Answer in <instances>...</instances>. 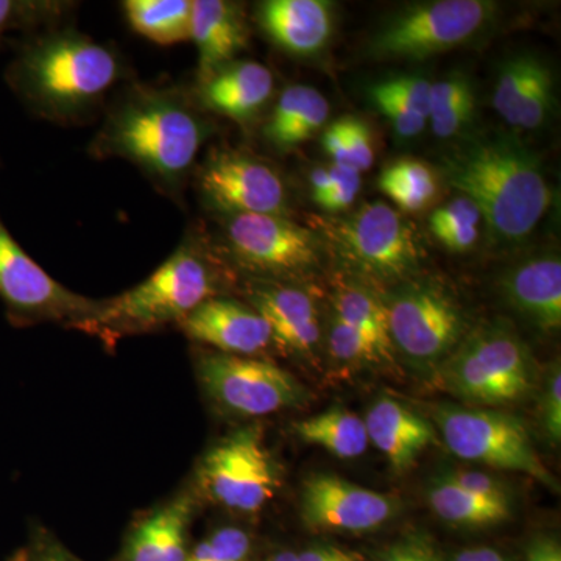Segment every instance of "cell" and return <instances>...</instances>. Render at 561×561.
<instances>
[{"label":"cell","instance_id":"cell-32","mask_svg":"<svg viewBox=\"0 0 561 561\" xmlns=\"http://www.w3.org/2000/svg\"><path fill=\"white\" fill-rule=\"evenodd\" d=\"M552 108L553 77L551 69L540 58L530 55L523 91L508 125L524 128V130H537L549 119Z\"/></svg>","mask_w":561,"mask_h":561},{"label":"cell","instance_id":"cell-14","mask_svg":"<svg viewBox=\"0 0 561 561\" xmlns=\"http://www.w3.org/2000/svg\"><path fill=\"white\" fill-rule=\"evenodd\" d=\"M198 190L210 208L224 216L287 213V191L267 162L234 150L210 151L198 171Z\"/></svg>","mask_w":561,"mask_h":561},{"label":"cell","instance_id":"cell-44","mask_svg":"<svg viewBox=\"0 0 561 561\" xmlns=\"http://www.w3.org/2000/svg\"><path fill=\"white\" fill-rule=\"evenodd\" d=\"M526 561H561L560 542L548 535L534 538L527 546Z\"/></svg>","mask_w":561,"mask_h":561},{"label":"cell","instance_id":"cell-9","mask_svg":"<svg viewBox=\"0 0 561 561\" xmlns=\"http://www.w3.org/2000/svg\"><path fill=\"white\" fill-rule=\"evenodd\" d=\"M383 306L393 348L415 367L440 368L463 341V311L438 284H405Z\"/></svg>","mask_w":561,"mask_h":561},{"label":"cell","instance_id":"cell-8","mask_svg":"<svg viewBox=\"0 0 561 561\" xmlns=\"http://www.w3.org/2000/svg\"><path fill=\"white\" fill-rule=\"evenodd\" d=\"M434 420L446 448L459 459L523 472L541 485L559 491V483L542 463L518 416L491 409L440 404L434 411Z\"/></svg>","mask_w":561,"mask_h":561},{"label":"cell","instance_id":"cell-18","mask_svg":"<svg viewBox=\"0 0 561 561\" xmlns=\"http://www.w3.org/2000/svg\"><path fill=\"white\" fill-rule=\"evenodd\" d=\"M251 308L264 317L275 342L286 353L312 356L319 346V313L311 295L297 287L261 284L250 291Z\"/></svg>","mask_w":561,"mask_h":561},{"label":"cell","instance_id":"cell-36","mask_svg":"<svg viewBox=\"0 0 561 561\" xmlns=\"http://www.w3.org/2000/svg\"><path fill=\"white\" fill-rule=\"evenodd\" d=\"M376 87L415 116L430 119L432 81L420 76H398L379 81Z\"/></svg>","mask_w":561,"mask_h":561},{"label":"cell","instance_id":"cell-45","mask_svg":"<svg viewBox=\"0 0 561 561\" xmlns=\"http://www.w3.org/2000/svg\"><path fill=\"white\" fill-rule=\"evenodd\" d=\"M298 561H359L353 553L330 545L312 546L298 553Z\"/></svg>","mask_w":561,"mask_h":561},{"label":"cell","instance_id":"cell-10","mask_svg":"<svg viewBox=\"0 0 561 561\" xmlns=\"http://www.w3.org/2000/svg\"><path fill=\"white\" fill-rule=\"evenodd\" d=\"M198 482L209 500L230 511H261L280 483L262 426L241 427L214 445L203 457Z\"/></svg>","mask_w":561,"mask_h":561},{"label":"cell","instance_id":"cell-13","mask_svg":"<svg viewBox=\"0 0 561 561\" xmlns=\"http://www.w3.org/2000/svg\"><path fill=\"white\" fill-rule=\"evenodd\" d=\"M225 239L232 257L251 272L300 276L319 264L316 236L284 216H225Z\"/></svg>","mask_w":561,"mask_h":561},{"label":"cell","instance_id":"cell-47","mask_svg":"<svg viewBox=\"0 0 561 561\" xmlns=\"http://www.w3.org/2000/svg\"><path fill=\"white\" fill-rule=\"evenodd\" d=\"M265 561H298V553L283 551L275 553V556H272L271 559H267Z\"/></svg>","mask_w":561,"mask_h":561},{"label":"cell","instance_id":"cell-19","mask_svg":"<svg viewBox=\"0 0 561 561\" xmlns=\"http://www.w3.org/2000/svg\"><path fill=\"white\" fill-rule=\"evenodd\" d=\"M505 301L542 332L561 327V262L557 254H541L519 262L501 279Z\"/></svg>","mask_w":561,"mask_h":561},{"label":"cell","instance_id":"cell-43","mask_svg":"<svg viewBox=\"0 0 561 561\" xmlns=\"http://www.w3.org/2000/svg\"><path fill=\"white\" fill-rule=\"evenodd\" d=\"M321 142H323V149L327 150L328 157H331L332 164L354 169L346 140L343 138L342 128L337 121L324 130Z\"/></svg>","mask_w":561,"mask_h":561},{"label":"cell","instance_id":"cell-40","mask_svg":"<svg viewBox=\"0 0 561 561\" xmlns=\"http://www.w3.org/2000/svg\"><path fill=\"white\" fill-rule=\"evenodd\" d=\"M541 424L553 446L561 440V373L553 367L549 373L548 386L541 401Z\"/></svg>","mask_w":561,"mask_h":561},{"label":"cell","instance_id":"cell-1","mask_svg":"<svg viewBox=\"0 0 561 561\" xmlns=\"http://www.w3.org/2000/svg\"><path fill=\"white\" fill-rule=\"evenodd\" d=\"M213 133L192 94L176 87L135 84L111 106L90 153L131 162L162 194L179 202Z\"/></svg>","mask_w":561,"mask_h":561},{"label":"cell","instance_id":"cell-46","mask_svg":"<svg viewBox=\"0 0 561 561\" xmlns=\"http://www.w3.org/2000/svg\"><path fill=\"white\" fill-rule=\"evenodd\" d=\"M451 561H507L500 552L491 548L465 549L453 557Z\"/></svg>","mask_w":561,"mask_h":561},{"label":"cell","instance_id":"cell-38","mask_svg":"<svg viewBox=\"0 0 561 561\" xmlns=\"http://www.w3.org/2000/svg\"><path fill=\"white\" fill-rule=\"evenodd\" d=\"M370 99L376 110L390 122L394 133L402 139L415 138L426 127L427 122L404 108L400 102L379 90L376 84L370 88Z\"/></svg>","mask_w":561,"mask_h":561},{"label":"cell","instance_id":"cell-22","mask_svg":"<svg viewBox=\"0 0 561 561\" xmlns=\"http://www.w3.org/2000/svg\"><path fill=\"white\" fill-rule=\"evenodd\" d=\"M191 39L198 50V81L236 60L249 44L242 7L225 0L192 2Z\"/></svg>","mask_w":561,"mask_h":561},{"label":"cell","instance_id":"cell-39","mask_svg":"<svg viewBox=\"0 0 561 561\" xmlns=\"http://www.w3.org/2000/svg\"><path fill=\"white\" fill-rule=\"evenodd\" d=\"M337 122L346 140L354 169L359 173L368 171L375 162V149H373L371 133L367 124L351 116L341 117Z\"/></svg>","mask_w":561,"mask_h":561},{"label":"cell","instance_id":"cell-3","mask_svg":"<svg viewBox=\"0 0 561 561\" xmlns=\"http://www.w3.org/2000/svg\"><path fill=\"white\" fill-rule=\"evenodd\" d=\"M445 176L481 210L490 238L505 245L530 236L551 205L541 162L508 136L460 147L446 158Z\"/></svg>","mask_w":561,"mask_h":561},{"label":"cell","instance_id":"cell-7","mask_svg":"<svg viewBox=\"0 0 561 561\" xmlns=\"http://www.w3.org/2000/svg\"><path fill=\"white\" fill-rule=\"evenodd\" d=\"M490 0H432L415 3L383 22L370 41L378 60H426L474 39L490 24Z\"/></svg>","mask_w":561,"mask_h":561},{"label":"cell","instance_id":"cell-28","mask_svg":"<svg viewBox=\"0 0 561 561\" xmlns=\"http://www.w3.org/2000/svg\"><path fill=\"white\" fill-rule=\"evenodd\" d=\"M122 5L128 24L144 38L160 46L191 39L190 0H127Z\"/></svg>","mask_w":561,"mask_h":561},{"label":"cell","instance_id":"cell-35","mask_svg":"<svg viewBox=\"0 0 561 561\" xmlns=\"http://www.w3.org/2000/svg\"><path fill=\"white\" fill-rule=\"evenodd\" d=\"M328 342H330L332 357L342 364H381L370 343L335 316H332Z\"/></svg>","mask_w":561,"mask_h":561},{"label":"cell","instance_id":"cell-24","mask_svg":"<svg viewBox=\"0 0 561 561\" xmlns=\"http://www.w3.org/2000/svg\"><path fill=\"white\" fill-rule=\"evenodd\" d=\"M330 116V103L320 91L305 84H290L280 92L271 117L262 128L268 146L290 151L316 136Z\"/></svg>","mask_w":561,"mask_h":561},{"label":"cell","instance_id":"cell-48","mask_svg":"<svg viewBox=\"0 0 561 561\" xmlns=\"http://www.w3.org/2000/svg\"><path fill=\"white\" fill-rule=\"evenodd\" d=\"M33 561H69L65 556H60V553H44V556L38 557Z\"/></svg>","mask_w":561,"mask_h":561},{"label":"cell","instance_id":"cell-23","mask_svg":"<svg viewBox=\"0 0 561 561\" xmlns=\"http://www.w3.org/2000/svg\"><path fill=\"white\" fill-rule=\"evenodd\" d=\"M192 512V496L181 494L151 513L131 531L125 560L186 561V537Z\"/></svg>","mask_w":561,"mask_h":561},{"label":"cell","instance_id":"cell-41","mask_svg":"<svg viewBox=\"0 0 561 561\" xmlns=\"http://www.w3.org/2000/svg\"><path fill=\"white\" fill-rule=\"evenodd\" d=\"M379 561H440L431 538L415 534L394 542L379 557Z\"/></svg>","mask_w":561,"mask_h":561},{"label":"cell","instance_id":"cell-11","mask_svg":"<svg viewBox=\"0 0 561 561\" xmlns=\"http://www.w3.org/2000/svg\"><path fill=\"white\" fill-rule=\"evenodd\" d=\"M197 375L210 400L236 415H271L298 408L309 398L291 373L256 357L203 353Z\"/></svg>","mask_w":561,"mask_h":561},{"label":"cell","instance_id":"cell-42","mask_svg":"<svg viewBox=\"0 0 561 561\" xmlns=\"http://www.w3.org/2000/svg\"><path fill=\"white\" fill-rule=\"evenodd\" d=\"M445 476L449 481L472 493L483 494V496H508L502 483L485 472L453 471Z\"/></svg>","mask_w":561,"mask_h":561},{"label":"cell","instance_id":"cell-29","mask_svg":"<svg viewBox=\"0 0 561 561\" xmlns=\"http://www.w3.org/2000/svg\"><path fill=\"white\" fill-rule=\"evenodd\" d=\"M476 99L471 81L461 73H453L431 87L430 119L437 138L448 139L471 121Z\"/></svg>","mask_w":561,"mask_h":561},{"label":"cell","instance_id":"cell-6","mask_svg":"<svg viewBox=\"0 0 561 561\" xmlns=\"http://www.w3.org/2000/svg\"><path fill=\"white\" fill-rule=\"evenodd\" d=\"M335 254L348 267L381 283L411 278L421 250L411 221L383 202L365 203L345 219L320 220Z\"/></svg>","mask_w":561,"mask_h":561},{"label":"cell","instance_id":"cell-20","mask_svg":"<svg viewBox=\"0 0 561 561\" xmlns=\"http://www.w3.org/2000/svg\"><path fill=\"white\" fill-rule=\"evenodd\" d=\"M262 32L287 54H319L332 35V5L324 0H267L257 7Z\"/></svg>","mask_w":561,"mask_h":561},{"label":"cell","instance_id":"cell-2","mask_svg":"<svg viewBox=\"0 0 561 561\" xmlns=\"http://www.w3.org/2000/svg\"><path fill=\"white\" fill-rule=\"evenodd\" d=\"M125 73L113 46L72 28H47L21 46L5 79L33 114L66 125L90 119Z\"/></svg>","mask_w":561,"mask_h":561},{"label":"cell","instance_id":"cell-5","mask_svg":"<svg viewBox=\"0 0 561 561\" xmlns=\"http://www.w3.org/2000/svg\"><path fill=\"white\" fill-rule=\"evenodd\" d=\"M443 387L472 405L522 400L535 383V364L526 343L505 324L472 331L440 365Z\"/></svg>","mask_w":561,"mask_h":561},{"label":"cell","instance_id":"cell-4","mask_svg":"<svg viewBox=\"0 0 561 561\" xmlns=\"http://www.w3.org/2000/svg\"><path fill=\"white\" fill-rule=\"evenodd\" d=\"M220 273L201 232L187 231L180 247L149 278L113 300L99 305L98 312L80 330L117 339L180 323L202 302L217 297Z\"/></svg>","mask_w":561,"mask_h":561},{"label":"cell","instance_id":"cell-16","mask_svg":"<svg viewBox=\"0 0 561 561\" xmlns=\"http://www.w3.org/2000/svg\"><path fill=\"white\" fill-rule=\"evenodd\" d=\"M191 341L214 346L219 353L253 356L272 343L267 321L256 309L230 298H210L180 321Z\"/></svg>","mask_w":561,"mask_h":561},{"label":"cell","instance_id":"cell-33","mask_svg":"<svg viewBox=\"0 0 561 561\" xmlns=\"http://www.w3.org/2000/svg\"><path fill=\"white\" fill-rule=\"evenodd\" d=\"M72 5L51 0H0V43L10 33L47 31L60 24Z\"/></svg>","mask_w":561,"mask_h":561},{"label":"cell","instance_id":"cell-17","mask_svg":"<svg viewBox=\"0 0 561 561\" xmlns=\"http://www.w3.org/2000/svg\"><path fill=\"white\" fill-rule=\"evenodd\" d=\"M273 91L275 79L267 66L234 60L198 81L192 98L202 111L247 125L264 111Z\"/></svg>","mask_w":561,"mask_h":561},{"label":"cell","instance_id":"cell-27","mask_svg":"<svg viewBox=\"0 0 561 561\" xmlns=\"http://www.w3.org/2000/svg\"><path fill=\"white\" fill-rule=\"evenodd\" d=\"M294 432L302 442L320 446L339 459H356L370 445L364 419L343 408L328 409L298 421Z\"/></svg>","mask_w":561,"mask_h":561},{"label":"cell","instance_id":"cell-30","mask_svg":"<svg viewBox=\"0 0 561 561\" xmlns=\"http://www.w3.org/2000/svg\"><path fill=\"white\" fill-rule=\"evenodd\" d=\"M379 190L404 213L426 208L437 195V179L424 162L398 160L383 169Z\"/></svg>","mask_w":561,"mask_h":561},{"label":"cell","instance_id":"cell-21","mask_svg":"<svg viewBox=\"0 0 561 561\" xmlns=\"http://www.w3.org/2000/svg\"><path fill=\"white\" fill-rule=\"evenodd\" d=\"M364 423L368 440L398 472L411 470L421 454L437 442L430 421L394 398L379 397L368 409Z\"/></svg>","mask_w":561,"mask_h":561},{"label":"cell","instance_id":"cell-26","mask_svg":"<svg viewBox=\"0 0 561 561\" xmlns=\"http://www.w3.org/2000/svg\"><path fill=\"white\" fill-rule=\"evenodd\" d=\"M334 316L353 328L376 351L381 362L393 364L394 348L391 343L386 306L367 289L353 284H341L332 295Z\"/></svg>","mask_w":561,"mask_h":561},{"label":"cell","instance_id":"cell-37","mask_svg":"<svg viewBox=\"0 0 561 561\" xmlns=\"http://www.w3.org/2000/svg\"><path fill=\"white\" fill-rule=\"evenodd\" d=\"M328 175H330V190L313 202L328 213H342L353 205L359 194L360 173L353 168L331 164L328 168Z\"/></svg>","mask_w":561,"mask_h":561},{"label":"cell","instance_id":"cell-31","mask_svg":"<svg viewBox=\"0 0 561 561\" xmlns=\"http://www.w3.org/2000/svg\"><path fill=\"white\" fill-rule=\"evenodd\" d=\"M482 225L481 210L463 195L435 209L430 219L432 234L446 249L457 253L476 245Z\"/></svg>","mask_w":561,"mask_h":561},{"label":"cell","instance_id":"cell-34","mask_svg":"<svg viewBox=\"0 0 561 561\" xmlns=\"http://www.w3.org/2000/svg\"><path fill=\"white\" fill-rule=\"evenodd\" d=\"M251 541L249 534L239 527H224L198 542L187 553L186 561H245L249 559Z\"/></svg>","mask_w":561,"mask_h":561},{"label":"cell","instance_id":"cell-15","mask_svg":"<svg viewBox=\"0 0 561 561\" xmlns=\"http://www.w3.org/2000/svg\"><path fill=\"white\" fill-rule=\"evenodd\" d=\"M300 511L309 529L359 534L390 522L398 502L335 474H313L302 483Z\"/></svg>","mask_w":561,"mask_h":561},{"label":"cell","instance_id":"cell-25","mask_svg":"<svg viewBox=\"0 0 561 561\" xmlns=\"http://www.w3.org/2000/svg\"><path fill=\"white\" fill-rule=\"evenodd\" d=\"M427 501L435 515L453 526H496L512 515L511 497L472 493L449 481L445 474L431 483Z\"/></svg>","mask_w":561,"mask_h":561},{"label":"cell","instance_id":"cell-49","mask_svg":"<svg viewBox=\"0 0 561 561\" xmlns=\"http://www.w3.org/2000/svg\"><path fill=\"white\" fill-rule=\"evenodd\" d=\"M70 561V560H69Z\"/></svg>","mask_w":561,"mask_h":561},{"label":"cell","instance_id":"cell-12","mask_svg":"<svg viewBox=\"0 0 561 561\" xmlns=\"http://www.w3.org/2000/svg\"><path fill=\"white\" fill-rule=\"evenodd\" d=\"M0 300L18 324L66 321L79 328L101 302L61 286L25 253L0 219Z\"/></svg>","mask_w":561,"mask_h":561}]
</instances>
